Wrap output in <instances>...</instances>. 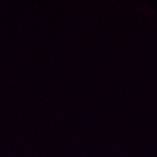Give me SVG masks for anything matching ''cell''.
Returning a JSON list of instances; mask_svg holds the SVG:
<instances>
[]
</instances>
